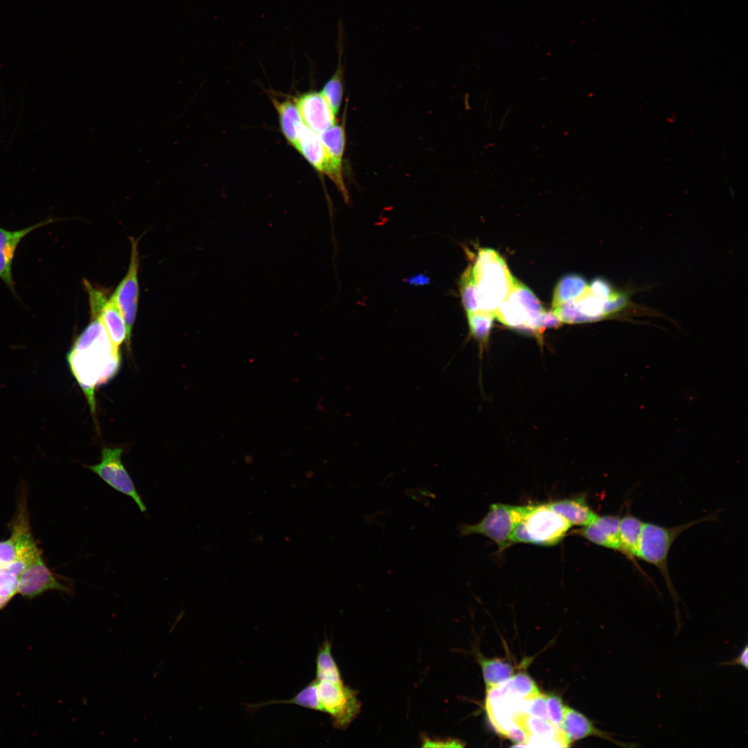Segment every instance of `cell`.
Returning a JSON list of instances; mask_svg holds the SVG:
<instances>
[{
	"instance_id": "8992f818",
	"label": "cell",
	"mask_w": 748,
	"mask_h": 748,
	"mask_svg": "<svg viewBox=\"0 0 748 748\" xmlns=\"http://www.w3.org/2000/svg\"><path fill=\"white\" fill-rule=\"evenodd\" d=\"M544 311L534 293L517 280L507 297L494 312V315L508 327L535 332L539 318Z\"/></svg>"
},
{
	"instance_id": "f546056e",
	"label": "cell",
	"mask_w": 748,
	"mask_h": 748,
	"mask_svg": "<svg viewBox=\"0 0 748 748\" xmlns=\"http://www.w3.org/2000/svg\"><path fill=\"white\" fill-rule=\"evenodd\" d=\"M19 576L5 567H0V598L10 600L17 592Z\"/></svg>"
},
{
	"instance_id": "4316f807",
	"label": "cell",
	"mask_w": 748,
	"mask_h": 748,
	"mask_svg": "<svg viewBox=\"0 0 748 748\" xmlns=\"http://www.w3.org/2000/svg\"><path fill=\"white\" fill-rule=\"evenodd\" d=\"M607 299L593 294L588 286L586 291L573 301L577 310L587 319L588 322H591L607 317L605 303Z\"/></svg>"
},
{
	"instance_id": "5bb4252c",
	"label": "cell",
	"mask_w": 748,
	"mask_h": 748,
	"mask_svg": "<svg viewBox=\"0 0 748 748\" xmlns=\"http://www.w3.org/2000/svg\"><path fill=\"white\" fill-rule=\"evenodd\" d=\"M561 728L570 744L575 740L596 736L624 748L639 746L636 743L625 742L616 739L613 734L597 728L585 715L566 705L564 709Z\"/></svg>"
},
{
	"instance_id": "e0dca14e",
	"label": "cell",
	"mask_w": 748,
	"mask_h": 748,
	"mask_svg": "<svg viewBox=\"0 0 748 748\" xmlns=\"http://www.w3.org/2000/svg\"><path fill=\"white\" fill-rule=\"evenodd\" d=\"M11 531L10 539L17 550V560L23 561L28 566L41 556L30 529L26 502L24 499L19 504Z\"/></svg>"
},
{
	"instance_id": "ac0fdd59",
	"label": "cell",
	"mask_w": 748,
	"mask_h": 748,
	"mask_svg": "<svg viewBox=\"0 0 748 748\" xmlns=\"http://www.w3.org/2000/svg\"><path fill=\"white\" fill-rule=\"evenodd\" d=\"M336 44L338 55L337 68L331 78L326 82L321 91L335 117L341 105L344 94V64H343V58L345 46V32L344 24L341 20H339L337 24V38Z\"/></svg>"
},
{
	"instance_id": "603a6c76",
	"label": "cell",
	"mask_w": 748,
	"mask_h": 748,
	"mask_svg": "<svg viewBox=\"0 0 748 748\" xmlns=\"http://www.w3.org/2000/svg\"><path fill=\"white\" fill-rule=\"evenodd\" d=\"M319 681L342 682L339 668L332 654V643L325 638L316 656V677Z\"/></svg>"
},
{
	"instance_id": "9c48e42d",
	"label": "cell",
	"mask_w": 748,
	"mask_h": 748,
	"mask_svg": "<svg viewBox=\"0 0 748 748\" xmlns=\"http://www.w3.org/2000/svg\"><path fill=\"white\" fill-rule=\"evenodd\" d=\"M130 240L131 256L127 272L112 295L126 326L125 344L128 350H130L132 330L136 317L139 295L138 240L134 238H131Z\"/></svg>"
},
{
	"instance_id": "e575fe53",
	"label": "cell",
	"mask_w": 748,
	"mask_h": 748,
	"mask_svg": "<svg viewBox=\"0 0 748 748\" xmlns=\"http://www.w3.org/2000/svg\"><path fill=\"white\" fill-rule=\"evenodd\" d=\"M721 666H740L745 669L748 667V646L746 644L740 652L732 660L724 661Z\"/></svg>"
},
{
	"instance_id": "52a82bcc",
	"label": "cell",
	"mask_w": 748,
	"mask_h": 748,
	"mask_svg": "<svg viewBox=\"0 0 748 748\" xmlns=\"http://www.w3.org/2000/svg\"><path fill=\"white\" fill-rule=\"evenodd\" d=\"M317 693L322 712L328 713L332 726L345 729L360 712L357 693L344 682L335 683L317 680Z\"/></svg>"
},
{
	"instance_id": "484cf974",
	"label": "cell",
	"mask_w": 748,
	"mask_h": 748,
	"mask_svg": "<svg viewBox=\"0 0 748 748\" xmlns=\"http://www.w3.org/2000/svg\"><path fill=\"white\" fill-rule=\"evenodd\" d=\"M277 704H294L308 709L322 712L318 697L317 679L314 678L292 698L284 700H270L256 704H247V709L250 711H255V709L264 706Z\"/></svg>"
},
{
	"instance_id": "d4e9b609",
	"label": "cell",
	"mask_w": 748,
	"mask_h": 748,
	"mask_svg": "<svg viewBox=\"0 0 748 748\" xmlns=\"http://www.w3.org/2000/svg\"><path fill=\"white\" fill-rule=\"evenodd\" d=\"M586 280L578 274H567L556 285L553 296L552 308L580 297L587 289Z\"/></svg>"
},
{
	"instance_id": "5b68a950",
	"label": "cell",
	"mask_w": 748,
	"mask_h": 748,
	"mask_svg": "<svg viewBox=\"0 0 748 748\" xmlns=\"http://www.w3.org/2000/svg\"><path fill=\"white\" fill-rule=\"evenodd\" d=\"M527 506L493 504L486 516L478 523L462 524L459 532L462 536L480 534L492 540L504 550L510 546V537L516 525L524 518Z\"/></svg>"
},
{
	"instance_id": "83f0119b",
	"label": "cell",
	"mask_w": 748,
	"mask_h": 748,
	"mask_svg": "<svg viewBox=\"0 0 748 748\" xmlns=\"http://www.w3.org/2000/svg\"><path fill=\"white\" fill-rule=\"evenodd\" d=\"M495 317L492 312L479 310L467 313L470 332L482 344L488 341Z\"/></svg>"
},
{
	"instance_id": "3957f363",
	"label": "cell",
	"mask_w": 748,
	"mask_h": 748,
	"mask_svg": "<svg viewBox=\"0 0 748 748\" xmlns=\"http://www.w3.org/2000/svg\"><path fill=\"white\" fill-rule=\"evenodd\" d=\"M711 514L689 522L671 527L644 522L639 547V559L655 566L665 580L677 610L679 597L673 584L669 569L668 555L676 539L685 531L704 522L715 519Z\"/></svg>"
},
{
	"instance_id": "7c38bea8",
	"label": "cell",
	"mask_w": 748,
	"mask_h": 748,
	"mask_svg": "<svg viewBox=\"0 0 748 748\" xmlns=\"http://www.w3.org/2000/svg\"><path fill=\"white\" fill-rule=\"evenodd\" d=\"M48 590L71 591L69 586L48 569L40 556L29 564L19 576L17 592L33 598Z\"/></svg>"
},
{
	"instance_id": "277c9868",
	"label": "cell",
	"mask_w": 748,
	"mask_h": 748,
	"mask_svg": "<svg viewBox=\"0 0 748 748\" xmlns=\"http://www.w3.org/2000/svg\"><path fill=\"white\" fill-rule=\"evenodd\" d=\"M571 527L547 504L528 505L524 518L511 533L510 543L553 546L561 542Z\"/></svg>"
},
{
	"instance_id": "d6a6232c",
	"label": "cell",
	"mask_w": 748,
	"mask_h": 748,
	"mask_svg": "<svg viewBox=\"0 0 748 748\" xmlns=\"http://www.w3.org/2000/svg\"><path fill=\"white\" fill-rule=\"evenodd\" d=\"M17 550L14 542L10 538L0 542V567L8 565L17 560Z\"/></svg>"
},
{
	"instance_id": "30bf717a",
	"label": "cell",
	"mask_w": 748,
	"mask_h": 748,
	"mask_svg": "<svg viewBox=\"0 0 748 748\" xmlns=\"http://www.w3.org/2000/svg\"><path fill=\"white\" fill-rule=\"evenodd\" d=\"M84 285L89 294L91 312L98 315L113 347L119 350V346L126 340L127 329L112 296L107 299L103 292L93 287L89 282H84Z\"/></svg>"
},
{
	"instance_id": "d6986e66",
	"label": "cell",
	"mask_w": 748,
	"mask_h": 748,
	"mask_svg": "<svg viewBox=\"0 0 748 748\" xmlns=\"http://www.w3.org/2000/svg\"><path fill=\"white\" fill-rule=\"evenodd\" d=\"M644 522L628 510L621 517L619 540L621 552L642 572L638 565L639 547Z\"/></svg>"
},
{
	"instance_id": "4dcf8cb0",
	"label": "cell",
	"mask_w": 748,
	"mask_h": 748,
	"mask_svg": "<svg viewBox=\"0 0 748 748\" xmlns=\"http://www.w3.org/2000/svg\"><path fill=\"white\" fill-rule=\"evenodd\" d=\"M564 704L562 700L555 695H547V708L550 721L558 728H561Z\"/></svg>"
},
{
	"instance_id": "6da1fadb",
	"label": "cell",
	"mask_w": 748,
	"mask_h": 748,
	"mask_svg": "<svg viewBox=\"0 0 748 748\" xmlns=\"http://www.w3.org/2000/svg\"><path fill=\"white\" fill-rule=\"evenodd\" d=\"M91 314L89 324L74 341L66 361L91 411L95 413V389L115 376L120 368L121 355L113 347L98 315Z\"/></svg>"
},
{
	"instance_id": "8fae6325",
	"label": "cell",
	"mask_w": 748,
	"mask_h": 748,
	"mask_svg": "<svg viewBox=\"0 0 748 748\" xmlns=\"http://www.w3.org/2000/svg\"><path fill=\"white\" fill-rule=\"evenodd\" d=\"M319 135L327 156L325 175L335 184L347 203L349 202V195L343 175V158L346 146L344 123H336Z\"/></svg>"
},
{
	"instance_id": "836d02e7",
	"label": "cell",
	"mask_w": 748,
	"mask_h": 748,
	"mask_svg": "<svg viewBox=\"0 0 748 748\" xmlns=\"http://www.w3.org/2000/svg\"><path fill=\"white\" fill-rule=\"evenodd\" d=\"M589 287L593 294L601 298L607 299L614 294L609 283L601 278L594 279Z\"/></svg>"
},
{
	"instance_id": "cb8c5ba5",
	"label": "cell",
	"mask_w": 748,
	"mask_h": 748,
	"mask_svg": "<svg viewBox=\"0 0 748 748\" xmlns=\"http://www.w3.org/2000/svg\"><path fill=\"white\" fill-rule=\"evenodd\" d=\"M477 660L481 667L486 689L504 683L513 675L512 666L504 660L488 659L481 654L477 655Z\"/></svg>"
},
{
	"instance_id": "4fadbf2b",
	"label": "cell",
	"mask_w": 748,
	"mask_h": 748,
	"mask_svg": "<svg viewBox=\"0 0 748 748\" xmlns=\"http://www.w3.org/2000/svg\"><path fill=\"white\" fill-rule=\"evenodd\" d=\"M294 103L303 123L318 134L337 123L336 117L321 92L303 93Z\"/></svg>"
},
{
	"instance_id": "44dd1931",
	"label": "cell",
	"mask_w": 748,
	"mask_h": 748,
	"mask_svg": "<svg viewBox=\"0 0 748 748\" xmlns=\"http://www.w3.org/2000/svg\"><path fill=\"white\" fill-rule=\"evenodd\" d=\"M295 149L315 170L325 175L327 168V156L319 135L303 123L299 130Z\"/></svg>"
},
{
	"instance_id": "7402d4cb",
	"label": "cell",
	"mask_w": 748,
	"mask_h": 748,
	"mask_svg": "<svg viewBox=\"0 0 748 748\" xmlns=\"http://www.w3.org/2000/svg\"><path fill=\"white\" fill-rule=\"evenodd\" d=\"M271 101L278 116L282 133L288 143L295 148L299 130L303 123L296 105L290 100L279 101L271 98Z\"/></svg>"
},
{
	"instance_id": "f1b7e54d",
	"label": "cell",
	"mask_w": 748,
	"mask_h": 748,
	"mask_svg": "<svg viewBox=\"0 0 748 748\" xmlns=\"http://www.w3.org/2000/svg\"><path fill=\"white\" fill-rule=\"evenodd\" d=\"M459 290L462 304L466 313L479 310L474 279L472 274V265H469L461 274Z\"/></svg>"
},
{
	"instance_id": "9a60e30c",
	"label": "cell",
	"mask_w": 748,
	"mask_h": 748,
	"mask_svg": "<svg viewBox=\"0 0 748 748\" xmlns=\"http://www.w3.org/2000/svg\"><path fill=\"white\" fill-rule=\"evenodd\" d=\"M51 222V220L48 219L15 231H10L0 226V278L12 292H15L12 266L17 246L29 233Z\"/></svg>"
},
{
	"instance_id": "2e32d148",
	"label": "cell",
	"mask_w": 748,
	"mask_h": 748,
	"mask_svg": "<svg viewBox=\"0 0 748 748\" xmlns=\"http://www.w3.org/2000/svg\"><path fill=\"white\" fill-rule=\"evenodd\" d=\"M620 518L618 515H598L594 522L576 531V533L593 544L619 551Z\"/></svg>"
},
{
	"instance_id": "1f68e13d",
	"label": "cell",
	"mask_w": 748,
	"mask_h": 748,
	"mask_svg": "<svg viewBox=\"0 0 748 748\" xmlns=\"http://www.w3.org/2000/svg\"><path fill=\"white\" fill-rule=\"evenodd\" d=\"M422 747H463L465 743L456 738H431L429 736H422Z\"/></svg>"
},
{
	"instance_id": "ba28073f",
	"label": "cell",
	"mask_w": 748,
	"mask_h": 748,
	"mask_svg": "<svg viewBox=\"0 0 748 748\" xmlns=\"http://www.w3.org/2000/svg\"><path fill=\"white\" fill-rule=\"evenodd\" d=\"M122 453L123 449L121 447H104L101 452L100 462L87 467L112 488L132 499L141 512L144 513L146 506L122 463Z\"/></svg>"
},
{
	"instance_id": "d590c367",
	"label": "cell",
	"mask_w": 748,
	"mask_h": 748,
	"mask_svg": "<svg viewBox=\"0 0 748 748\" xmlns=\"http://www.w3.org/2000/svg\"><path fill=\"white\" fill-rule=\"evenodd\" d=\"M429 278L427 276L419 274L414 277H412L408 280V283L414 285H422L429 283Z\"/></svg>"
},
{
	"instance_id": "ffe728a7",
	"label": "cell",
	"mask_w": 748,
	"mask_h": 748,
	"mask_svg": "<svg viewBox=\"0 0 748 748\" xmlns=\"http://www.w3.org/2000/svg\"><path fill=\"white\" fill-rule=\"evenodd\" d=\"M555 513L572 526H585L594 522L597 515L588 504L585 496L554 501L546 504Z\"/></svg>"
},
{
	"instance_id": "7a4b0ae2",
	"label": "cell",
	"mask_w": 748,
	"mask_h": 748,
	"mask_svg": "<svg viewBox=\"0 0 748 748\" xmlns=\"http://www.w3.org/2000/svg\"><path fill=\"white\" fill-rule=\"evenodd\" d=\"M472 267L479 310L494 314L507 297L515 277L503 257L492 249H480Z\"/></svg>"
}]
</instances>
